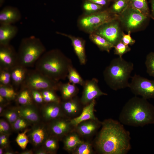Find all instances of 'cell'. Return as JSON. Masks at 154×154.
<instances>
[{
  "mask_svg": "<svg viewBox=\"0 0 154 154\" xmlns=\"http://www.w3.org/2000/svg\"><path fill=\"white\" fill-rule=\"evenodd\" d=\"M101 128L92 141L96 153L126 154L131 148L130 132L119 121L109 118L102 122Z\"/></svg>",
  "mask_w": 154,
  "mask_h": 154,
  "instance_id": "obj_1",
  "label": "cell"
},
{
  "mask_svg": "<svg viewBox=\"0 0 154 154\" xmlns=\"http://www.w3.org/2000/svg\"><path fill=\"white\" fill-rule=\"evenodd\" d=\"M119 119L123 125L133 127L154 124V106L147 99L135 96L123 106Z\"/></svg>",
  "mask_w": 154,
  "mask_h": 154,
  "instance_id": "obj_2",
  "label": "cell"
},
{
  "mask_svg": "<svg viewBox=\"0 0 154 154\" xmlns=\"http://www.w3.org/2000/svg\"><path fill=\"white\" fill-rule=\"evenodd\" d=\"M35 65L36 70L58 82L65 80L73 66L71 59L57 49L46 51Z\"/></svg>",
  "mask_w": 154,
  "mask_h": 154,
  "instance_id": "obj_3",
  "label": "cell"
},
{
  "mask_svg": "<svg viewBox=\"0 0 154 154\" xmlns=\"http://www.w3.org/2000/svg\"><path fill=\"white\" fill-rule=\"evenodd\" d=\"M133 68L132 62L122 57L114 58L103 72L104 80L111 89L115 91L128 87L129 80Z\"/></svg>",
  "mask_w": 154,
  "mask_h": 154,
  "instance_id": "obj_4",
  "label": "cell"
},
{
  "mask_svg": "<svg viewBox=\"0 0 154 154\" xmlns=\"http://www.w3.org/2000/svg\"><path fill=\"white\" fill-rule=\"evenodd\" d=\"M46 48L40 39L34 36L23 38L19 47L18 64L27 68L35 65Z\"/></svg>",
  "mask_w": 154,
  "mask_h": 154,
  "instance_id": "obj_5",
  "label": "cell"
},
{
  "mask_svg": "<svg viewBox=\"0 0 154 154\" xmlns=\"http://www.w3.org/2000/svg\"><path fill=\"white\" fill-rule=\"evenodd\" d=\"M118 18V16L112 13L109 9H103L90 14H84L79 17L77 24L80 29L90 34L102 25Z\"/></svg>",
  "mask_w": 154,
  "mask_h": 154,
  "instance_id": "obj_6",
  "label": "cell"
},
{
  "mask_svg": "<svg viewBox=\"0 0 154 154\" xmlns=\"http://www.w3.org/2000/svg\"><path fill=\"white\" fill-rule=\"evenodd\" d=\"M56 81L36 70L29 71L21 86L30 90L41 91L51 89L58 91L60 82Z\"/></svg>",
  "mask_w": 154,
  "mask_h": 154,
  "instance_id": "obj_7",
  "label": "cell"
},
{
  "mask_svg": "<svg viewBox=\"0 0 154 154\" xmlns=\"http://www.w3.org/2000/svg\"><path fill=\"white\" fill-rule=\"evenodd\" d=\"M149 17L138 10L128 6L118 18L123 27L127 31L131 32L140 28L145 24Z\"/></svg>",
  "mask_w": 154,
  "mask_h": 154,
  "instance_id": "obj_8",
  "label": "cell"
},
{
  "mask_svg": "<svg viewBox=\"0 0 154 154\" xmlns=\"http://www.w3.org/2000/svg\"><path fill=\"white\" fill-rule=\"evenodd\" d=\"M131 78L128 88L133 94L147 100L154 98V79L150 80L136 74Z\"/></svg>",
  "mask_w": 154,
  "mask_h": 154,
  "instance_id": "obj_9",
  "label": "cell"
},
{
  "mask_svg": "<svg viewBox=\"0 0 154 154\" xmlns=\"http://www.w3.org/2000/svg\"><path fill=\"white\" fill-rule=\"evenodd\" d=\"M70 120L64 117L48 121L47 127L49 135L62 140L67 134L74 130L75 127Z\"/></svg>",
  "mask_w": 154,
  "mask_h": 154,
  "instance_id": "obj_10",
  "label": "cell"
},
{
  "mask_svg": "<svg viewBox=\"0 0 154 154\" xmlns=\"http://www.w3.org/2000/svg\"><path fill=\"white\" fill-rule=\"evenodd\" d=\"M117 19L102 25L94 32L105 38L114 46L121 41L123 32Z\"/></svg>",
  "mask_w": 154,
  "mask_h": 154,
  "instance_id": "obj_11",
  "label": "cell"
},
{
  "mask_svg": "<svg viewBox=\"0 0 154 154\" xmlns=\"http://www.w3.org/2000/svg\"><path fill=\"white\" fill-rule=\"evenodd\" d=\"M98 80L95 78L85 81L83 86V89L82 96L80 98L83 106L88 104L100 96L107 95V93L101 90L98 86Z\"/></svg>",
  "mask_w": 154,
  "mask_h": 154,
  "instance_id": "obj_12",
  "label": "cell"
},
{
  "mask_svg": "<svg viewBox=\"0 0 154 154\" xmlns=\"http://www.w3.org/2000/svg\"><path fill=\"white\" fill-rule=\"evenodd\" d=\"M102 123V122L97 118L86 120L78 124L75 127L74 131L82 139L90 140V138L97 134Z\"/></svg>",
  "mask_w": 154,
  "mask_h": 154,
  "instance_id": "obj_13",
  "label": "cell"
},
{
  "mask_svg": "<svg viewBox=\"0 0 154 154\" xmlns=\"http://www.w3.org/2000/svg\"><path fill=\"white\" fill-rule=\"evenodd\" d=\"M18 64V54L10 44L0 45V68L11 69Z\"/></svg>",
  "mask_w": 154,
  "mask_h": 154,
  "instance_id": "obj_14",
  "label": "cell"
},
{
  "mask_svg": "<svg viewBox=\"0 0 154 154\" xmlns=\"http://www.w3.org/2000/svg\"><path fill=\"white\" fill-rule=\"evenodd\" d=\"M27 132L29 142L35 147L42 146L49 135L47 125L40 122L33 125Z\"/></svg>",
  "mask_w": 154,
  "mask_h": 154,
  "instance_id": "obj_15",
  "label": "cell"
},
{
  "mask_svg": "<svg viewBox=\"0 0 154 154\" xmlns=\"http://www.w3.org/2000/svg\"><path fill=\"white\" fill-rule=\"evenodd\" d=\"M60 104L65 116L70 119L78 116L83 108L80 98L77 96L67 100H62Z\"/></svg>",
  "mask_w": 154,
  "mask_h": 154,
  "instance_id": "obj_16",
  "label": "cell"
},
{
  "mask_svg": "<svg viewBox=\"0 0 154 154\" xmlns=\"http://www.w3.org/2000/svg\"><path fill=\"white\" fill-rule=\"evenodd\" d=\"M56 33L66 37L70 40L74 51L80 64L82 65L85 64L87 60L85 49V40L81 38L70 35L58 32H56Z\"/></svg>",
  "mask_w": 154,
  "mask_h": 154,
  "instance_id": "obj_17",
  "label": "cell"
},
{
  "mask_svg": "<svg viewBox=\"0 0 154 154\" xmlns=\"http://www.w3.org/2000/svg\"><path fill=\"white\" fill-rule=\"evenodd\" d=\"M60 103L50 102L44 103L43 104L41 108V114L45 120L48 122L65 117L62 112Z\"/></svg>",
  "mask_w": 154,
  "mask_h": 154,
  "instance_id": "obj_18",
  "label": "cell"
},
{
  "mask_svg": "<svg viewBox=\"0 0 154 154\" xmlns=\"http://www.w3.org/2000/svg\"><path fill=\"white\" fill-rule=\"evenodd\" d=\"M21 17V13L17 8L8 6L0 12V25H12L19 21Z\"/></svg>",
  "mask_w": 154,
  "mask_h": 154,
  "instance_id": "obj_19",
  "label": "cell"
},
{
  "mask_svg": "<svg viewBox=\"0 0 154 154\" xmlns=\"http://www.w3.org/2000/svg\"><path fill=\"white\" fill-rule=\"evenodd\" d=\"M19 115L33 125L40 122V118L37 109L33 103L21 106L16 108Z\"/></svg>",
  "mask_w": 154,
  "mask_h": 154,
  "instance_id": "obj_20",
  "label": "cell"
},
{
  "mask_svg": "<svg viewBox=\"0 0 154 154\" xmlns=\"http://www.w3.org/2000/svg\"><path fill=\"white\" fill-rule=\"evenodd\" d=\"M96 104V100H94L88 104L84 106L81 113L78 116L71 119V123L75 127L83 121L97 118L94 113Z\"/></svg>",
  "mask_w": 154,
  "mask_h": 154,
  "instance_id": "obj_21",
  "label": "cell"
},
{
  "mask_svg": "<svg viewBox=\"0 0 154 154\" xmlns=\"http://www.w3.org/2000/svg\"><path fill=\"white\" fill-rule=\"evenodd\" d=\"M18 29L12 25H0V45L10 44V41L17 34Z\"/></svg>",
  "mask_w": 154,
  "mask_h": 154,
  "instance_id": "obj_22",
  "label": "cell"
},
{
  "mask_svg": "<svg viewBox=\"0 0 154 154\" xmlns=\"http://www.w3.org/2000/svg\"><path fill=\"white\" fill-rule=\"evenodd\" d=\"M62 140L64 149L71 153L79 144L84 141L74 130L67 134Z\"/></svg>",
  "mask_w": 154,
  "mask_h": 154,
  "instance_id": "obj_23",
  "label": "cell"
},
{
  "mask_svg": "<svg viewBox=\"0 0 154 154\" xmlns=\"http://www.w3.org/2000/svg\"><path fill=\"white\" fill-rule=\"evenodd\" d=\"M27 68L17 64L11 69L12 84L16 87L21 86L27 75Z\"/></svg>",
  "mask_w": 154,
  "mask_h": 154,
  "instance_id": "obj_24",
  "label": "cell"
},
{
  "mask_svg": "<svg viewBox=\"0 0 154 154\" xmlns=\"http://www.w3.org/2000/svg\"><path fill=\"white\" fill-rule=\"evenodd\" d=\"M62 100L71 99L77 96L79 89L76 85L69 82L63 83L60 82L59 90Z\"/></svg>",
  "mask_w": 154,
  "mask_h": 154,
  "instance_id": "obj_25",
  "label": "cell"
},
{
  "mask_svg": "<svg viewBox=\"0 0 154 154\" xmlns=\"http://www.w3.org/2000/svg\"><path fill=\"white\" fill-rule=\"evenodd\" d=\"M89 38L102 51L109 53L114 47V45L106 39L95 33L90 34Z\"/></svg>",
  "mask_w": 154,
  "mask_h": 154,
  "instance_id": "obj_26",
  "label": "cell"
},
{
  "mask_svg": "<svg viewBox=\"0 0 154 154\" xmlns=\"http://www.w3.org/2000/svg\"><path fill=\"white\" fill-rule=\"evenodd\" d=\"M59 141L56 137L49 135L42 145V147L48 154H56L59 148Z\"/></svg>",
  "mask_w": 154,
  "mask_h": 154,
  "instance_id": "obj_27",
  "label": "cell"
},
{
  "mask_svg": "<svg viewBox=\"0 0 154 154\" xmlns=\"http://www.w3.org/2000/svg\"><path fill=\"white\" fill-rule=\"evenodd\" d=\"M21 89L17 93L16 99L21 106L31 104L33 103L31 91L28 88L21 86Z\"/></svg>",
  "mask_w": 154,
  "mask_h": 154,
  "instance_id": "obj_28",
  "label": "cell"
},
{
  "mask_svg": "<svg viewBox=\"0 0 154 154\" xmlns=\"http://www.w3.org/2000/svg\"><path fill=\"white\" fill-rule=\"evenodd\" d=\"M94 149L92 141L90 140H86L79 144L71 153L93 154L96 153Z\"/></svg>",
  "mask_w": 154,
  "mask_h": 154,
  "instance_id": "obj_29",
  "label": "cell"
},
{
  "mask_svg": "<svg viewBox=\"0 0 154 154\" xmlns=\"http://www.w3.org/2000/svg\"><path fill=\"white\" fill-rule=\"evenodd\" d=\"M128 6L150 17V12L147 0H128Z\"/></svg>",
  "mask_w": 154,
  "mask_h": 154,
  "instance_id": "obj_30",
  "label": "cell"
},
{
  "mask_svg": "<svg viewBox=\"0 0 154 154\" xmlns=\"http://www.w3.org/2000/svg\"><path fill=\"white\" fill-rule=\"evenodd\" d=\"M17 94V93L12 85H0V95L5 98L9 102L16 99Z\"/></svg>",
  "mask_w": 154,
  "mask_h": 154,
  "instance_id": "obj_31",
  "label": "cell"
},
{
  "mask_svg": "<svg viewBox=\"0 0 154 154\" xmlns=\"http://www.w3.org/2000/svg\"><path fill=\"white\" fill-rule=\"evenodd\" d=\"M109 9L113 13L119 16L121 14L128 6V0H117Z\"/></svg>",
  "mask_w": 154,
  "mask_h": 154,
  "instance_id": "obj_32",
  "label": "cell"
},
{
  "mask_svg": "<svg viewBox=\"0 0 154 154\" xmlns=\"http://www.w3.org/2000/svg\"><path fill=\"white\" fill-rule=\"evenodd\" d=\"M40 91L45 103L61 102V99L56 93V91L51 89H46Z\"/></svg>",
  "mask_w": 154,
  "mask_h": 154,
  "instance_id": "obj_33",
  "label": "cell"
},
{
  "mask_svg": "<svg viewBox=\"0 0 154 154\" xmlns=\"http://www.w3.org/2000/svg\"><path fill=\"white\" fill-rule=\"evenodd\" d=\"M67 78L70 82L76 85L78 84L83 86L85 82V80L73 66L69 69Z\"/></svg>",
  "mask_w": 154,
  "mask_h": 154,
  "instance_id": "obj_34",
  "label": "cell"
},
{
  "mask_svg": "<svg viewBox=\"0 0 154 154\" xmlns=\"http://www.w3.org/2000/svg\"><path fill=\"white\" fill-rule=\"evenodd\" d=\"M84 14L93 13L103 10L104 7L87 0H85L82 4Z\"/></svg>",
  "mask_w": 154,
  "mask_h": 154,
  "instance_id": "obj_35",
  "label": "cell"
},
{
  "mask_svg": "<svg viewBox=\"0 0 154 154\" xmlns=\"http://www.w3.org/2000/svg\"><path fill=\"white\" fill-rule=\"evenodd\" d=\"M0 116H3L10 124L11 127L19 116L16 108L4 110Z\"/></svg>",
  "mask_w": 154,
  "mask_h": 154,
  "instance_id": "obj_36",
  "label": "cell"
},
{
  "mask_svg": "<svg viewBox=\"0 0 154 154\" xmlns=\"http://www.w3.org/2000/svg\"><path fill=\"white\" fill-rule=\"evenodd\" d=\"M31 124L26 119L20 116L11 126L12 129L16 131L25 130Z\"/></svg>",
  "mask_w": 154,
  "mask_h": 154,
  "instance_id": "obj_37",
  "label": "cell"
},
{
  "mask_svg": "<svg viewBox=\"0 0 154 154\" xmlns=\"http://www.w3.org/2000/svg\"><path fill=\"white\" fill-rule=\"evenodd\" d=\"M11 84V69L0 68V85L9 86Z\"/></svg>",
  "mask_w": 154,
  "mask_h": 154,
  "instance_id": "obj_38",
  "label": "cell"
},
{
  "mask_svg": "<svg viewBox=\"0 0 154 154\" xmlns=\"http://www.w3.org/2000/svg\"><path fill=\"white\" fill-rule=\"evenodd\" d=\"M29 129H27L24 131L19 133L15 139V141L18 145L23 150H25L29 142L27 132Z\"/></svg>",
  "mask_w": 154,
  "mask_h": 154,
  "instance_id": "obj_39",
  "label": "cell"
},
{
  "mask_svg": "<svg viewBox=\"0 0 154 154\" xmlns=\"http://www.w3.org/2000/svg\"><path fill=\"white\" fill-rule=\"evenodd\" d=\"M146 72L154 78V52H151L147 55L145 62Z\"/></svg>",
  "mask_w": 154,
  "mask_h": 154,
  "instance_id": "obj_40",
  "label": "cell"
},
{
  "mask_svg": "<svg viewBox=\"0 0 154 154\" xmlns=\"http://www.w3.org/2000/svg\"><path fill=\"white\" fill-rule=\"evenodd\" d=\"M114 54L118 55L120 57H122L123 55L131 50L128 45L124 44L121 41L114 46Z\"/></svg>",
  "mask_w": 154,
  "mask_h": 154,
  "instance_id": "obj_41",
  "label": "cell"
},
{
  "mask_svg": "<svg viewBox=\"0 0 154 154\" xmlns=\"http://www.w3.org/2000/svg\"><path fill=\"white\" fill-rule=\"evenodd\" d=\"M12 129L10 124L3 119L0 120V133L5 134L9 135Z\"/></svg>",
  "mask_w": 154,
  "mask_h": 154,
  "instance_id": "obj_42",
  "label": "cell"
},
{
  "mask_svg": "<svg viewBox=\"0 0 154 154\" xmlns=\"http://www.w3.org/2000/svg\"><path fill=\"white\" fill-rule=\"evenodd\" d=\"M33 102L37 104H43L45 103L40 91L30 90Z\"/></svg>",
  "mask_w": 154,
  "mask_h": 154,
  "instance_id": "obj_43",
  "label": "cell"
},
{
  "mask_svg": "<svg viewBox=\"0 0 154 154\" xmlns=\"http://www.w3.org/2000/svg\"><path fill=\"white\" fill-rule=\"evenodd\" d=\"M131 31H128L127 34H125L123 32L122 34L121 41L124 44L128 45H132L135 42V40L132 38L131 36Z\"/></svg>",
  "mask_w": 154,
  "mask_h": 154,
  "instance_id": "obj_44",
  "label": "cell"
},
{
  "mask_svg": "<svg viewBox=\"0 0 154 154\" xmlns=\"http://www.w3.org/2000/svg\"><path fill=\"white\" fill-rule=\"evenodd\" d=\"M104 7L108 5L110 2V0H87Z\"/></svg>",
  "mask_w": 154,
  "mask_h": 154,
  "instance_id": "obj_45",
  "label": "cell"
},
{
  "mask_svg": "<svg viewBox=\"0 0 154 154\" xmlns=\"http://www.w3.org/2000/svg\"><path fill=\"white\" fill-rule=\"evenodd\" d=\"M151 5V12L150 13V17L154 20V0H150Z\"/></svg>",
  "mask_w": 154,
  "mask_h": 154,
  "instance_id": "obj_46",
  "label": "cell"
},
{
  "mask_svg": "<svg viewBox=\"0 0 154 154\" xmlns=\"http://www.w3.org/2000/svg\"><path fill=\"white\" fill-rule=\"evenodd\" d=\"M34 153L35 154H48L47 152L42 147L36 150Z\"/></svg>",
  "mask_w": 154,
  "mask_h": 154,
  "instance_id": "obj_47",
  "label": "cell"
},
{
  "mask_svg": "<svg viewBox=\"0 0 154 154\" xmlns=\"http://www.w3.org/2000/svg\"><path fill=\"white\" fill-rule=\"evenodd\" d=\"M9 102L5 98L0 95V104L6 105Z\"/></svg>",
  "mask_w": 154,
  "mask_h": 154,
  "instance_id": "obj_48",
  "label": "cell"
},
{
  "mask_svg": "<svg viewBox=\"0 0 154 154\" xmlns=\"http://www.w3.org/2000/svg\"><path fill=\"white\" fill-rule=\"evenodd\" d=\"M20 154H33L34 152L32 150H27L21 152L19 153Z\"/></svg>",
  "mask_w": 154,
  "mask_h": 154,
  "instance_id": "obj_49",
  "label": "cell"
},
{
  "mask_svg": "<svg viewBox=\"0 0 154 154\" xmlns=\"http://www.w3.org/2000/svg\"><path fill=\"white\" fill-rule=\"evenodd\" d=\"M14 151L12 150L7 149L4 151V154H14L15 153Z\"/></svg>",
  "mask_w": 154,
  "mask_h": 154,
  "instance_id": "obj_50",
  "label": "cell"
},
{
  "mask_svg": "<svg viewBox=\"0 0 154 154\" xmlns=\"http://www.w3.org/2000/svg\"><path fill=\"white\" fill-rule=\"evenodd\" d=\"M6 106L5 105L0 104V114L1 115L4 110V108Z\"/></svg>",
  "mask_w": 154,
  "mask_h": 154,
  "instance_id": "obj_51",
  "label": "cell"
},
{
  "mask_svg": "<svg viewBox=\"0 0 154 154\" xmlns=\"http://www.w3.org/2000/svg\"><path fill=\"white\" fill-rule=\"evenodd\" d=\"M4 149L3 148L0 147V154H4Z\"/></svg>",
  "mask_w": 154,
  "mask_h": 154,
  "instance_id": "obj_52",
  "label": "cell"
},
{
  "mask_svg": "<svg viewBox=\"0 0 154 154\" xmlns=\"http://www.w3.org/2000/svg\"><path fill=\"white\" fill-rule=\"evenodd\" d=\"M5 0H0V6L1 7L4 3Z\"/></svg>",
  "mask_w": 154,
  "mask_h": 154,
  "instance_id": "obj_53",
  "label": "cell"
},
{
  "mask_svg": "<svg viewBox=\"0 0 154 154\" xmlns=\"http://www.w3.org/2000/svg\"><path fill=\"white\" fill-rule=\"evenodd\" d=\"M116 0H110V1H116Z\"/></svg>",
  "mask_w": 154,
  "mask_h": 154,
  "instance_id": "obj_54",
  "label": "cell"
}]
</instances>
